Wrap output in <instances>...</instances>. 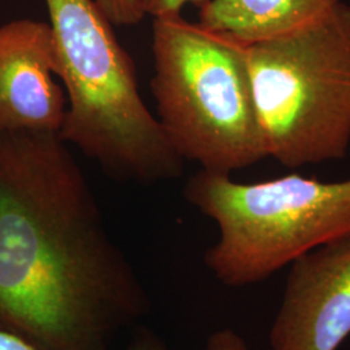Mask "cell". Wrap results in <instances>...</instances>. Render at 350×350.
Listing matches in <instances>:
<instances>
[{
  "mask_svg": "<svg viewBox=\"0 0 350 350\" xmlns=\"http://www.w3.org/2000/svg\"><path fill=\"white\" fill-rule=\"evenodd\" d=\"M150 299L56 133H0V328L42 350H111Z\"/></svg>",
  "mask_w": 350,
  "mask_h": 350,
  "instance_id": "obj_1",
  "label": "cell"
},
{
  "mask_svg": "<svg viewBox=\"0 0 350 350\" xmlns=\"http://www.w3.org/2000/svg\"><path fill=\"white\" fill-rule=\"evenodd\" d=\"M66 90L60 138L121 180L178 178L183 160L139 94L131 56L95 0H44Z\"/></svg>",
  "mask_w": 350,
  "mask_h": 350,
  "instance_id": "obj_2",
  "label": "cell"
},
{
  "mask_svg": "<svg viewBox=\"0 0 350 350\" xmlns=\"http://www.w3.org/2000/svg\"><path fill=\"white\" fill-rule=\"evenodd\" d=\"M157 121L179 157L231 174L267 157L244 44L178 16L153 18Z\"/></svg>",
  "mask_w": 350,
  "mask_h": 350,
  "instance_id": "obj_3",
  "label": "cell"
},
{
  "mask_svg": "<svg viewBox=\"0 0 350 350\" xmlns=\"http://www.w3.org/2000/svg\"><path fill=\"white\" fill-rule=\"evenodd\" d=\"M244 52L267 157L289 169L342 160L350 147V4L341 0Z\"/></svg>",
  "mask_w": 350,
  "mask_h": 350,
  "instance_id": "obj_4",
  "label": "cell"
},
{
  "mask_svg": "<svg viewBox=\"0 0 350 350\" xmlns=\"http://www.w3.org/2000/svg\"><path fill=\"white\" fill-rule=\"evenodd\" d=\"M185 198L218 226V240L204 261L227 287L261 283L350 234V176L321 180L288 174L239 183L231 174L201 169L188 179Z\"/></svg>",
  "mask_w": 350,
  "mask_h": 350,
  "instance_id": "obj_5",
  "label": "cell"
},
{
  "mask_svg": "<svg viewBox=\"0 0 350 350\" xmlns=\"http://www.w3.org/2000/svg\"><path fill=\"white\" fill-rule=\"evenodd\" d=\"M289 266L271 350H338L350 335V234Z\"/></svg>",
  "mask_w": 350,
  "mask_h": 350,
  "instance_id": "obj_6",
  "label": "cell"
},
{
  "mask_svg": "<svg viewBox=\"0 0 350 350\" xmlns=\"http://www.w3.org/2000/svg\"><path fill=\"white\" fill-rule=\"evenodd\" d=\"M55 77L50 24L20 18L0 25V133L60 135L66 96Z\"/></svg>",
  "mask_w": 350,
  "mask_h": 350,
  "instance_id": "obj_7",
  "label": "cell"
},
{
  "mask_svg": "<svg viewBox=\"0 0 350 350\" xmlns=\"http://www.w3.org/2000/svg\"><path fill=\"white\" fill-rule=\"evenodd\" d=\"M341 0H209L199 24L243 44L289 33L329 12Z\"/></svg>",
  "mask_w": 350,
  "mask_h": 350,
  "instance_id": "obj_8",
  "label": "cell"
},
{
  "mask_svg": "<svg viewBox=\"0 0 350 350\" xmlns=\"http://www.w3.org/2000/svg\"><path fill=\"white\" fill-rule=\"evenodd\" d=\"M95 3L113 26L138 25L147 16L142 0H95Z\"/></svg>",
  "mask_w": 350,
  "mask_h": 350,
  "instance_id": "obj_9",
  "label": "cell"
},
{
  "mask_svg": "<svg viewBox=\"0 0 350 350\" xmlns=\"http://www.w3.org/2000/svg\"><path fill=\"white\" fill-rule=\"evenodd\" d=\"M143 7L147 14L153 18L169 17L180 14L183 8L188 4L198 5L200 8L209 0H142Z\"/></svg>",
  "mask_w": 350,
  "mask_h": 350,
  "instance_id": "obj_10",
  "label": "cell"
},
{
  "mask_svg": "<svg viewBox=\"0 0 350 350\" xmlns=\"http://www.w3.org/2000/svg\"><path fill=\"white\" fill-rule=\"evenodd\" d=\"M205 350H250V348L238 332L230 328H222L209 336Z\"/></svg>",
  "mask_w": 350,
  "mask_h": 350,
  "instance_id": "obj_11",
  "label": "cell"
},
{
  "mask_svg": "<svg viewBox=\"0 0 350 350\" xmlns=\"http://www.w3.org/2000/svg\"><path fill=\"white\" fill-rule=\"evenodd\" d=\"M126 350H167L163 340L150 329H139Z\"/></svg>",
  "mask_w": 350,
  "mask_h": 350,
  "instance_id": "obj_12",
  "label": "cell"
},
{
  "mask_svg": "<svg viewBox=\"0 0 350 350\" xmlns=\"http://www.w3.org/2000/svg\"><path fill=\"white\" fill-rule=\"evenodd\" d=\"M0 350H42L12 331L0 328Z\"/></svg>",
  "mask_w": 350,
  "mask_h": 350,
  "instance_id": "obj_13",
  "label": "cell"
}]
</instances>
